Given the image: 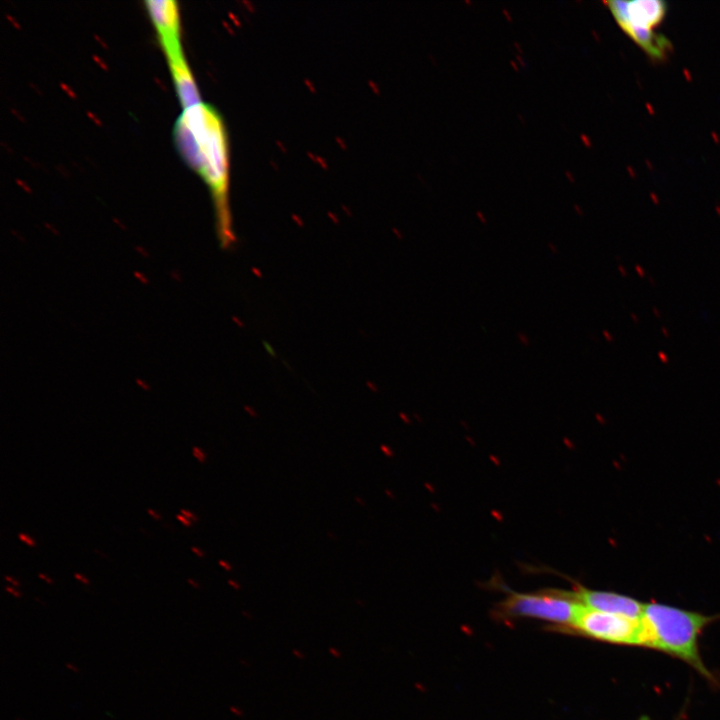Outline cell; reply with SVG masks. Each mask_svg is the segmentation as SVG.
Returning a JSON list of instances; mask_svg holds the SVG:
<instances>
[{
  "label": "cell",
  "instance_id": "cell-7",
  "mask_svg": "<svg viewBox=\"0 0 720 720\" xmlns=\"http://www.w3.org/2000/svg\"><path fill=\"white\" fill-rule=\"evenodd\" d=\"M575 598L584 606L632 619H641L644 603L613 592L590 590L579 586L573 591Z\"/></svg>",
  "mask_w": 720,
  "mask_h": 720
},
{
  "label": "cell",
  "instance_id": "cell-25",
  "mask_svg": "<svg viewBox=\"0 0 720 720\" xmlns=\"http://www.w3.org/2000/svg\"><path fill=\"white\" fill-rule=\"evenodd\" d=\"M230 710L236 715H241V712H239V710H237L235 707H231Z\"/></svg>",
  "mask_w": 720,
  "mask_h": 720
},
{
  "label": "cell",
  "instance_id": "cell-21",
  "mask_svg": "<svg viewBox=\"0 0 720 720\" xmlns=\"http://www.w3.org/2000/svg\"><path fill=\"white\" fill-rule=\"evenodd\" d=\"M147 512H148V514L151 515L154 519H160V518H161V516H160L159 514H156L155 511H153L152 509H148Z\"/></svg>",
  "mask_w": 720,
  "mask_h": 720
},
{
  "label": "cell",
  "instance_id": "cell-13",
  "mask_svg": "<svg viewBox=\"0 0 720 720\" xmlns=\"http://www.w3.org/2000/svg\"><path fill=\"white\" fill-rule=\"evenodd\" d=\"M176 518H177L181 523H183L185 526H191V524H192V522H191L188 518H186L185 516H183V515L178 514V515H176Z\"/></svg>",
  "mask_w": 720,
  "mask_h": 720
},
{
  "label": "cell",
  "instance_id": "cell-12",
  "mask_svg": "<svg viewBox=\"0 0 720 720\" xmlns=\"http://www.w3.org/2000/svg\"><path fill=\"white\" fill-rule=\"evenodd\" d=\"M227 583H228V585H229L230 587H232L234 590H240V589H241L240 583H239L238 581H236L235 579H228Z\"/></svg>",
  "mask_w": 720,
  "mask_h": 720
},
{
  "label": "cell",
  "instance_id": "cell-11",
  "mask_svg": "<svg viewBox=\"0 0 720 720\" xmlns=\"http://www.w3.org/2000/svg\"><path fill=\"white\" fill-rule=\"evenodd\" d=\"M379 448H380V451H381L385 456L391 457V455H393V452H392L391 448H390L388 445H386V444H381Z\"/></svg>",
  "mask_w": 720,
  "mask_h": 720
},
{
  "label": "cell",
  "instance_id": "cell-14",
  "mask_svg": "<svg viewBox=\"0 0 720 720\" xmlns=\"http://www.w3.org/2000/svg\"><path fill=\"white\" fill-rule=\"evenodd\" d=\"M354 501H355V503H356L357 505H359V506H361V507H365V506H366V501H365V499H364L362 496L356 495V496L354 497Z\"/></svg>",
  "mask_w": 720,
  "mask_h": 720
},
{
  "label": "cell",
  "instance_id": "cell-4",
  "mask_svg": "<svg viewBox=\"0 0 720 720\" xmlns=\"http://www.w3.org/2000/svg\"><path fill=\"white\" fill-rule=\"evenodd\" d=\"M565 630L607 643L646 647V633L641 619L595 610L583 604Z\"/></svg>",
  "mask_w": 720,
  "mask_h": 720
},
{
  "label": "cell",
  "instance_id": "cell-24",
  "mask_svg": "<svg viewBox=\"0 0 720 720\" xmlns=\"http://www.w3.org/2000/svg\"><path fill=\"white\" fill-rule=\"evenodd\" d=\"M327 536L331 540H334V541L337 540V536L334 533H332L331 531L327 532Z\"/></svg>",
  "mask_w": 720,
  "mask_h": 720
},
{
  "label": "cell",
  "instance_id": "cell-19",
  "mask_svg": "<svg viewBox=\"0 0 720 720\" xmlns=\"http://www.w3.org/2000/svg\"><path fill=\"white\" fill-rule=\"evenodd\" d=\"M65 666H66V668H68L69 670H71V671H73V672H75V673H78V672H79V669H78L75 665H73V664H71V663H66Z\"/></svg>",
  "mask_w": 720,
  "mask_h": 720
},
{
  "label": "cell",
  "instance_id": "cell-6",
  "mask_svg": "<svg viewBox=\"0 0 720 720\" xmlns=\"http://www.w3.org/2000/svg\"><path fill=\"white\" fill-rule=\"evenodd\" d=\"M618 25L653 30L665 16V3L658 0L609 1L606 3Z\"/></svg>",
  "mask_w": 720,
  "mask_h": 720
},
{
  "label": "cell",
  "instance_id": "cell-20",
  "mask_svg": "<svg viewBox=\"0 0 720 720\" xmlns=\"http://www.w3.org/2000/svg\"><path fill=\"white\" fill-rule=\"evenodd\" d=\"M187 581H188V583H189L192 587H194V588H196V589H199V588H200V585H199L196 581H194L193 579L188 578Z\"/></svg>",
  "mask_w": 720,
  "mask_h": 720
},
{
  "label": "cell",
  "instance_id": "cell-17",
  "mask_svg": "<svg viewBox=\"0 0 720 720\" xmlns=\"http://www.w3.org/2000/svg\"><path fill=\"white\" fill-rule=\"evenodd\" d=\"M74 578L81 581L84 584H89V580L87 578L83 577V575H81L79 573H75Z\"/></svg>",
  "mask_w": 720,
  "mask_h": 720
},
{
  "label": "cell",
  "instance_id": "cell-1",
  "mask_svg": "<svg viewBox=\"0 0 720 720\" xmlns=\"http://www.w3.org/2000/svg\"><path fill=\"white\" fill-rule=\"evenodd\" d=\"M177 148L185 161L206 181L211 191L221 247L235 242L228 204V149L223 122L204 103L184 109L174 129Z\"/></svg>",
  "mask_w": 720,
  "mask_h": 720
},
{
  "label": "cell",
  "instance_id": "cell-23",
  "mask_svg": "<svg viewBox=\"0 0 720 720\" xmlns=\"http://www.w3.org/2000/svg\"><path fill=\"white\" fill-rule=\"evenodd\" d=\"M5 580H7L8 582L12 583L14 586H18V585H19V583H18L17 581H15L14 579H12V578L9 577V576H5Z\"/></svg>",
  "mask_w": 720,
  "mask_h": 720
},
{
  "label": "cell",
  "instance_id": "cell-9",
  "mask_svg": "<svg viewBox=\"0 0 720 720\" xmlns=\"http://www.w3.org/2000/svg\"><path fill=\"white\" fill-rule=\"evenodd\" d=\"M18 537H19V539H20L22 542H25L27 545H29V546H35L34 540L31 539V538H30L29 536H27L26 534L20 533V534L18 535Z\"/></svg>",
  "mask_w": 720,
  "mask_h": 720
},
{
  "label": "cell",
  "instance_id": "cell-5",
  "mask_svg": "<svg viewBox=\"0 0 720 720\" xmlns=\"http://www.w3.org/2000/svg\"><path fill=\"white\" fill-rule=\"evenodd\" d=\"M145 5L158 33L170 70L187 66L180 42V23L176 2L151 0L146 1Z\"/></svg>",
  "mask_w": 720,
  "mask_h": 720
},
{
  "label": "cell",
  "instance_id": "cell-26",
  "mask_svg": "<svg viewBox=\"0 0 720 720\" xmlns=\"http://www.w3.org/2000/svg\"><path fill=\"white\" fill-rule=\"evenodd\" d=\"M15 720H24V719H21V718L17 717Z\"/></svg>",
  "mask_w": 720,
  "mask_h": 720
},
{
  "label": "cell",
  "instance_id": "cell-16",
  "mask_svg": "<svg viewBox=\"0 0 720 720\" xmlns=\"http://www.w3.org/2000/svg\"><path fill=\"white\" fill-rule=\"evenodd\" d=\"M5 590H6L7 592H9L11 595H13L14 597H16V598H20V597H21V593H20L19 591L15 590V589H13V588H11V587H9V586H6V587H5Z\"/></svg>",
  "mask_w": 720,
  "mask_h": 720
},
{
  "label": "cell",
  "instance_id": "cell-15",
  "mask_svg": "<svg viewBox=\"0 0 720 720\" xmlns=\"http://www.w3.org/2000/svg\"><path fill=\"white\" fill-rule=\"evenodd\" d=\"M180 512H181V514H182L183 516H185L186 518H190V519H193V520H197V517H196L193 513H191L190 511H188V510L181 509Z\"/></svg>",
  "mask_w": 720,
  "mask_h": 720
},
{
  "label": "cell",
  "instance_id": "cell-18",
  "mask_svg": "<svg viewBox=\"0 0 720 720\" xmlns=\"http://www.w3.org/2000/svg\"><path fill=\"white\" fill-rule=\"evenodd\" d=\"M191 551L200 558L204 557V552L201 549H198L196 547H191Z\"/></svg>",
  "mask_w": 720,
  "mask_h": 720
},
{
  "label": "cell",
  "instance_id": "cell-10",
  "mask_svg": "<svg viewBox=\"0 0 720 720\" xmlns=\"http://www.w3.org/2000/svg\"><path fill=\"white\" fill-rule=\"evenodd\" d=\"M218 565L227 572H230L233 570V566L226 560H223V559L218 560Z\"/></svg>",
  "mask_w": 720,
  "mask_h": 720
},
{
  "label": "cell",
  "instance_id": "cell-8",
  "mask_svg": "<svg viewBox=\"0 0 720 720\" xmlns=\"http://www.w3.org/2000/svg\"><path fill=\"white\" fill-rule=\"evenodd\" d=\"M192 453H193V456H194L200 463H204V462L206 461V458H207V457H206V454H205V452H204L201 448H199V447H197V446H194V447L192 448Z\"/></svg>",
  "mask_w": 720,
  "mask_h": 720
},
{
  "label": "cell",
  "instance_id": "cell-2",
  "mask_svg": "<svg viewBox=\"0 0 720 720\" xmlns=\"http://www.w3.org/2000/svg\"><path fill=\"white\" fill-rule=\"evenodd\" d=\"M718 616L704 615L660 603H646L641 617L646 647L679 658L710 682H716L699 652V636Z\"/></svg>",
  "mask_w": 720,
  "mask_h": 720
},
{
  "label": "cell",
  "instance_id": "cell-22",
  "mask_svg": "<svg viewBox=\"0 0 720 720\" xmlns=\"http://www.w3.org/2000/svg\"><path fill=\"white\" fill-rule=\"evenodd\" d=\"M38 576H39L41 579L45 580L48 584H52V583H53V581H52L49 577H46V576H45L44 574H42V573H39Z\"/></svg>",
  "mask_w": 720,
  "mask_h": 720
},
{
  "label": "cell",
  "instance_id": "cell-3",
  "mask_svg": "<svg viewBox=\"0 0 720 720\" xmlns=\"http://www.w3.org/2000/svg\"><path fill=\"white\" fill-rule=\"evenodd\" d=\"M582 603L573 591L550 590L536 593H511L499 606L502 615L530 617L555 623L567 629Z\"/></svg>",
  "mask_w": 720,
  "mask_h": 720
}]
</instances>
